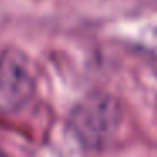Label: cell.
<instances>
[{"mask_svg":"<svg viewBox=\"0 0 157 157\" xmlns=\"http://www.w3.org/2000/svg\"><path fill=\"white\" fill-rule=\"evenodd\" d=\"M122 112L106 95H93L79 101L69 113V128L86 150H100L118 130Z\"/></svg>","mask_w":157,"mask_h":157,"instance_id":"6da1fadb","label":"cell"},{"mask_svg":"<svg viewBox=\"0 0 157 157\" xmlns=\"http://www.w3.org/2000/svg\"><path fill=\"white\" fill-rule=\"evenodd\" d=\"M36 93V78L21 51L0 54V115L21 112Z\"/></svg>","mask_w":157,"mask_h":157,"instance_id":"7a4b0ae2","label":"cell"},{"mask_svg":"<svg viewBox=\"0 0 157 157\" xmlns=\"http://www.w3.org/2000/svg\"><path fill=\"white\" fill-rule=\"evenodd\" d=\"M0 157H9V155H7V154H5L2 149H0Z\"/></svg>","mask_w":157,"mask_h":157,"instance_id":"3957f363","label":"cell"}]
</instances>
